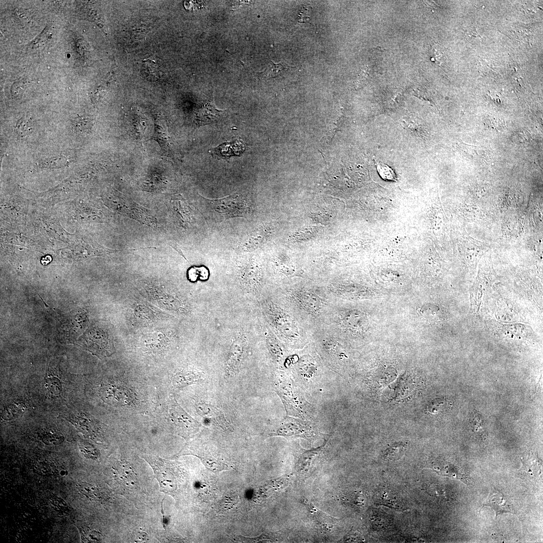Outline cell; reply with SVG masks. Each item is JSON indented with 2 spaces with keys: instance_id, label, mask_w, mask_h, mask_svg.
I'll return each mask as SVG.
<instances>
[{
  "instance_id": "6da1fadb",
  "label": "cell",
  "mask_w": 543,
  "mask_h": 543,
  "mask_svg": "<svg viewBox=\"0 0 543 543\" xmlns=\"http://www.w3.org/2000/svg\"><path fill=\"white\" fill-rule=\"evenodd\" d=\"M272 294L310 331L322 324L334 300L325 288L306 285L285 287Z\"/></svg>"
},
{
  "instance_id": "7a4b0ae2",
  "label": "cell",
  "mask_w": 543,
  "mask_h": 543,
  "mask_svg": "<svg viewBox=\"0 0 543 543\" xmlns=\"http://www.w3.org/2000/svg\"><path fill=\"white\" fill-rule=\"evenodd\" d=\"M257 300L265 324L286 347L302 349L310 343V331L272 293L263 292Z\"/></svg>"
},
{
  "instance_id": "3957f363",
  "label": "cell",
  "mask_w": 543,
  "mask_h": 543,
  "mask_svg": "<svg viewBox=\"0 0 543 543\" xmlns=\"http://www.w3.org/2000/svg\"><path fill=\"white\" fill-rule=\"evenodd\" d=\"M249 351L248 334L241 328L235 331L231 337L225 363L226 379L234 377L240 372L248 356Z\"/></svg>"
},
{
  "instance_id": "277c9868",
  "label": "cell",
  "mask_w": 543,
  "mask_h": 543,
  "mask_svg": "<svg viewBox=\"0 0 543 543\" xmlns=\"http://www.w3.org/2000/svg\"><path fill=\"white\" fill-rule=\"evenodd\" d=\"M167 407V419L176 434L187 440L199 431L200 423L187 413L175 398H170Z\"/></svg>"
},
{
  "instance_id": "5b68a950",
  "label": "cell",
  "mask_w": 543,
  "mask_h": 543,
  "mask_svg": "<svg viewBox=\"0 0 543 543\" xmlns=\"http://www.w3.org/2000/svg\"><path fill=\"white\" fill-rule=\"evenodd\" d=\"M319 433L309 423L301 419L286 417L280 423L276 431L269 434L271 436H281L287 438L301 437L313 440Z\"/></svg>"
},
{
  "instance_id": "8992f818",
  "label": "cell",
  "mask_w": 543,
  "mask_h": 543,
  "mask_svg": "<svg viewBox=\"0 0 543 543\" xmlns=\"http://www.w3.org/2000/svg\"><path fill=\"white\" fill-rule=\"evenodd\" d=\"M214 210L226 218L234 217L246 218L250 212L249 204L243 197L232 195L223 198L212 200Z\"/></svg>"
},
{
  "instance_id": "52a82bcc",
  "label": "cell",
  "mask_w": 543,
  "mask_h": 543,
  "mask_svg": "<svg viewBox=\"0 0 543 543\" xmlns=\"http://www.w3.org/2000/svg\"><path fill=\"white\" fill-rule=\"evenodd\" d=\"M143 458L153 469L161 491L166 493L172 492L176 487L172 463L153 456L146 455Z\"/></svg>"
},
{
  "instance_id": "ba28073f",
  "label": "cell",
  "mask_w": 543,
  "mask_h": 543,
  "mask_svg": "<svg viewBox=\"0 0 543 543\" xmlns=\"http://www.w3.org/2000/svg\"><path fill=\"white\" fill-rule=\"evenodd\" d=\"M240 288L244 294L256 299L262 293V274L258 265L253 262L247 264L239 271Z\"/></svg>"
},
{
  "instance_id": "9c48e42d",
  "label": "cell",
  "mask_w": 543,
  "mask_h": 543,
  "mask_svg": "<svg viewBox=\"0 0 543 543\" xmlns=\"http://www.w3.org/2000/svg\"><path fill=\"white\" fill-rule=\"evenodd\" d=\"M195 408L198 414L211 424L225 431L232 430L231 424L219 408L202 400L195 401Z\"/></svg>"
},
{
  "instance_id": "30bf717a",
  "label": "cell",
  "mask_w": 543,
  "mask_h": 543,
  "mask_svg": "<svg viewBox=\"0 0 543 543\" xmlns=\"http://www.w3.org/2000/svg\"><path fill=\"white\" fill-rule=\"evenodd\" d=\"M180 453V455H192L197 457L207 469L215 473L229 469L227 464L215 457L203 446L191 443Z\"/></svg>"
},
{
  "instance_id": "8fae6325",
  "label": "cell",
  "mask_w": 543,
  "mask_h": 543,
  "mask_svg": "<svg viewBox=\"0 0 543 543\" xmlns=\"http://www.w3.org/2000/svg\"><path fill=\"white\" fill-rule=\"evenodd\" d=\"M205 379V373L201 370L186 367L178 370L172 377V385L181 389L191 385L200 383Z\"/></svg>"
},
{
  "instance_id": "7c38bea8",
  "label": "cell",
  "mask_w": 543,
  "mask_h": 543,
  "mask_svg": "<svg viewBox=\"0 0 543 543\" xmlns=\"http://www.w3.org/2000/svg\"><path fill=\"white\" fill-rule=\"evenodd\" d=\"M114 469L118 483L127 489L135 488L138 484L136 473L131 464L125 461L118 462Z\"/></svg>"
},
{
  "instance_id": "4fadbf2b",
  "label": "cell",
  "mask_w": 543,
  "mask_h": 543,
  "mask_svg": "<svg viewBox=\"0 0 543 543\" xmlns=\"http://www.w3.org/2000/svg\"><path fill=\"white\" fill-rule=\"evenodd\" d=\"M459 149L465 158L487 164L493 163V156L485 147L461 143Z\"/></svg>"
},
{
  "instance_id": "5bb4252c",
  "label": "cell",
  "mask_w": 543,
  "mask_h": 543,
  "mask_svg": "<svg viewBox=\"0 0 543 543\" xmlns=\"http://www.w3.org/2000/svg\"><path fill=\"white\" fill-rule=\"evenodd\" d=\"M266 325V324H265ZM264 335L266 347L272 358L277 363L282 361L286 353V346L276 337L266 325Z\"/></svg>"
},
{
  "instance_id": "9a60e30c",
  "label": "cell",
  "mask_w": 543,
  "mask_h": 543,
  "mask_svg": "<svg viewBox=\"0 0 543 543\" xmlns=\"http://www.w3.org/2000/svg\"><path fill=\"white\" fill-rule=\"evenodd\" d=\"M483 505L493 508L496 516L504 513L513 512L511 504L503 494L497 490H493L490 493Z\"/></svg>"
},
{
  "instance_id": "2e32d148",
  "label": "cell",
  "mask_w": 543,
  "mask_h": 543,
  "mask_svg": "<svg viewBox=\"0 0 543 543\" xmlns=\"http://www.w3.org/2000/svg\"><path fill=\"white\" fill-rule=\"evenodd\" d=\"M222 111L218 110L213 103L208 102L198 112L195 118L198 126L206 125L216 120Z\"/></svg>"
},
{
  "instance_id": "e0dca14e",
  "label": "cell",
  "mask_w": 543,
  "mask_h": 543,
  "mask_svg": "<svg viewBox=\"0 0 543 543\" xmlns=\"http://www.w3.org/2000/svg\"><path fill=\"white\" fill-rule=\"evenodd\" d=\"M154 126L153 138L159 143L164 152L167 153L170 149V143L166 123L163 118L157 117L155 119Z\"/></svg>"
},
{
  "instance_id": "ac0fdd59",
  "label": "cell",
  "mask_w": 543,
  "mask_h": 543,
  "mask_svg": "<svg viewBox=\"0 0 543 543\" xmlns=\"http://www.w3.org/2000/svg\"><path fill=\"white\" fill-rule=\"evenodd\" d=\"M297 368L304 377H311L318 370V365L316 359L310 354H303L298 359Z\"/></svg>"
},
{
  "instance_id": "d6986e66",
  "label": "cell",
  "mask_w": 543,
  "mask_h": 543,
  "mask_svg": "<svg viewBox=\"0 0 543 543\" xmlns=\"http://www.w3.org/2000/svg\"><path fill=\"white\" fill-rule=\"evenodd\" d=\"M289 68V66L284 63H275L270 61L264 71L256 74L259 79L266 80L281 75Z\"/></svg>"
},
{
  "instance_id": "ffe728a7",
  "label": "cell",
  "mask_w": 543,
  "mask_h": 543,
  "mask_svg": "<svg viewBox=\"0 0 543 543\" xmlns=\"http://www.w3.org/2000/svg\"><path fill=\"white\" fill-rule=\"evenodd\" d=\"M78 489L82 494L92 499L100 501L105 498L104 494L99 488L88 483H79Z\"/></svg>"
},
{
  "instance_id": "44dd1931",
  "label": "cell",
  "mask_w": 543,
  "mask_h": 543,
  "mask_svg": "<svg viewBox=\"0 0 543 543\" xmlns=\"http://www.w3.org/2000/svg\"><path fill=\"white\" fill-rule=\"evenodd\" d=\"M47 373L45 377V386L48 393L53 396L59 395L62 390V385L57 375L51 372Z\"/></svg>"
},
{
  "instance_id": "7402d4cb",
  "label": "cell",
  "mask_w": 543,
  "mask_h": 543,
  "mask_svg": "<svg viewBox=\"0 0 543 543\" xmlns=\"http://www.w3.org/2000/svg\"><path fill=\"white\" fill-rule=\"evenodd\" d=\"M142 66L141 73L147 79L152 80L160 77L161 69L153 60L148 59L144 61Z\"/></svg>"
},
{
  "instance_id": "603a6c76",
  "label": "cell",
  "mask_w": 543,
  "mask_h": 543,
  "mask_svg": "<svg viewBox=\"0 0 543 543\" xmlns=\"http://www.w3.org/2000/svg\"><path fill=\"white\" fill-rule=\"evenodd\" d=\"M41 438L44 443L50 445H58L64 441V437L61 433L53 430L43 432Z\"/></svg>"
},
{
  "instance_id": "cb8c5ba5",
  "label": "cell",
  "mask_w": 543,
  "mask_h": 543,
  "mask_svg": "<svg viewBox=\"0 0 543 543\" xmlns=\"http://www.w3.org/2000/svg\"><path fill=\"white\" fill-rule=\"evenodd\" d=\"M404 449V447L403 444H395L386 450L383 457L384 458L389 460L399 459L403 455Z\"/></svg>"
},
{
  "instance_id": "d4e9b609",
  "label": "cell",
  "mask_w": 543,
  "mask_h": 543,
  "mask_svg": "<svg viewBox=\"0 0 543 543\" xmlns=\"http://www.w3.org/2000/svg\"><path fill=\"white\" fill-rule=\"evenodd\" d=\"M82 539L85 542H98L102 538V535L99 532L93 530L88 527L83 528L81 531Z\"/></svg>"
},
{
  "instance_id": "484cf974",
  "label": "cell",
  "mask_w": 543,
  "mask_h": 543,
  "mask_svg": "<svg viewBox=\"0 0 543 543\" xmlns=\"http://www.w3.org/2000/svg\"><path fill=\"white\" fill-rule=\"evenodd\" d=\"M377 169L380 176L384 180L395 181L396 180V174L394 170L385 164H378L377 165Z\"/></svg>"
},
{
  "instance_id": "4316f807",
  "label": "cell",
  "mask_w": 543,
  "mask_h": 543,
  "mask_svg": "<svg viewBox=\"0 0 543 543\" xmlns=\"http://www.w3.org/2000/svg\"><path fill=\"white\" fill-rule=\"evenodd\" d=\"M523 466L524 467V471L526 472L525 473L529 476L536 477V476L539 474L537 473L538 472L540 474L541 473V467L540 468V464H538L535 460L530 462L529 461H524Z\"/></svg>"
},
{
  "instance_id": "83f0119b",
  "label": "cell",
  "mask_w": 543,
  "mask_h": 543,
  "mask_svg": "<svg viewBox=\"0 0 543 543\" xmlns=\"http://www.w3.org/2000/svg\"><path fill=\"white\" fill-rule=\"evenodd\" d=\"M512 137L514 141L521 143H528L532 139L531 134L526 129H520L515 131Z\"/></svg>"
},
{
  "instance_id": "f1b7e54d",
  "label": "cell",
  "mask_w": 543,
  "mask_h": 543,
  "mask_svg": "<svg viewBox=\"0 0 543 543\" xmlns=\"http://www.w3.org/2000/svg\"><path fill=\"white\" fill-rule=\"evenodd\" d=\"M432 52L433 53L432 60L438 65H440L445 59V55L441 46L437 44H435L432 47Z\"/></svg>"
},
{
  "instance_id": "f546056e",
  "label": "cell",
  "mask_w": 543,
  "mask_h": 543,
  "mask_svg": "<svg viewBox=\"0 0 543 543\" xmlns=\"http://www.w3.org/2000/svg\"><path fill=\"white\" fill-rule=\"evenodd\" d=\"M80 449L83 455L87 458L93 460L98 458L99 453L92 445L87 443L81 444Z\"/></svg>"
},
{
  "instance_id": "4dcf8cb0",
  "label": "cell",
  "mask_w": 543,
  "mask_h": 543,
  "mask_svg": "<svg viewBox=\"0 0 543 543\" xmlns=\"http://www.w3.org/2000/svg\"><path fill=\"white\" fill-rule=\"evenodd\" d=\"M485 124L489 128L497 131H501L505 126V123L504 120L495 118H488L486 120Z\"/></svg>"
},
{
  "instance_id": "1f68e13d",
  "label": "cell",
  "mask_w": 543,
  "mask_h": 543,
  "mask_svg": "<svg viewBox=\"0 0 543 543\" xmlns=\"http://www.w3.org/2000/svg\"><path fill=\"white\" fill-rule=\"evenodd\" d=\"M51 502L54 507L59 510L66 511L67 509L66 503L60 498L54 497L51 499Z\"/></svg>"
},
{
  "instance_id": "d6a6232c",
  "label": "cell",
  "mask_w": 543,
  "mask_h": 543,
  "mask_svg": "<svg viewBox=\"0 0 543 543\" xmlns=\"http://www.w3.org/2000/svg\"><path fill=\"white\" fill-rule=\"evenodd\" d=\"M147 535L146 533H139L136 536V541H145L147 540Z\"/></svg>"
}]
</instances>
